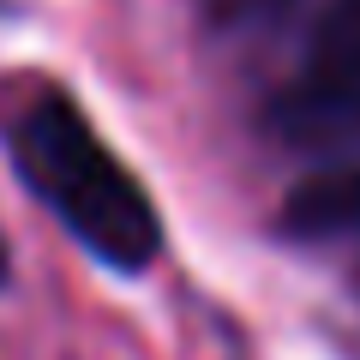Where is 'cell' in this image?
I'll return each instance as SVG.
<instances>
[{
  "label": "cell",
  "mask_w": 360,
  "mask_h": 360,
  "mask_svg": "<svg viewBox=\"0 0 360 360\" xmlns=\"http://www.w3.org/2000/svg\"><path fill=\"white\" fill-rule=\"evenodd\" d=\"M13 162L30 180V193L72 229V240L108 270H144L162 252V217L132 168L108 150L78 103L42 96L13 120Z\"/></svg>",
  "instance_id": "cell-1"
},
{
  "label": "cell",
  "mask_w": 360,
  "mask_h": 360,
  "mask_svg": "<svg viewBox=\"0 0 360 360\" xmlns=\"http://www.w3.org/2000/svg\"><path fill=\"white\" fill-rule=\"evenodd\" d=\"M270 132L307 156L360 150V0H330L319 13L300 66L270 96Z\"/></svg>",
  "instance_id": "cell-2"
},
{
  "label": "cell",
  "mask_w": 360,
  "mask_h": 360,
  "mask_svg": "<svg viewBox=\"0 0 360 360\" xmlns=\"http://www.w3.org/2000/svg\"><path fill=\"white\" fill-rule=\"evenodd\" d=\"M283 229L307 234V240L360 229V162H336L324 174H312L307 186H295L288 210H283Z\"/></svg>",
  "instance_id": "cell-3"
},
{
  "label": "cell",
  "mask_w": 360,
  "mask_h": 360,
  "mask_svg": "<svg viewBox=\"0 0 360 360\" xmlns=\"http://www.w3.org/2000/svg\"><path fill=\"white\" fill-rule=\"evenodd\" d=\"M6 276H13V258H6V240H0V288H6Z\"/></svg>",
  "instance_id": "cell-4"
}]
</instances>
